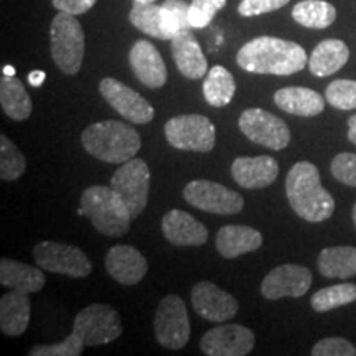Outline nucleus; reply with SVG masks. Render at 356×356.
Listing matches in <instances>:
<instances>
[{"label":"nucleus","mask_w":356,"mask_h":356,"mask_svg":"<svg viewBox=\"0 0 356 356\" xmlns=\"http://www.w3.org/2000/svg\"><path fill=\"white\" fill-rule=\"evenodd\" d=\"M236 61L248 73L289 76L304 70L309 65V56L299 43L266 35L244 43Z\"/></svg>","instance_id":"nucleus-1"},{"label":"nucleus","mask_w":356,"mask_h":356,"mask_svg":"<svg viewBox=\"0 0 356 356\" xmlns=\"http://www.w3.org/2000/svg\"><path fill=\"white\" fill-rule=\"evenodd\" d=\"M286 193L292 210L305 221L322 222L335 211V200L320 184L318 168L310 162H297L289 170Z\"/></svg>","instance_id":"nucleus-2"},{"label":"nucleus","mask_w":356,"mask_h":356,"mask_svg":"<svg viewBox=\"0 0 356 356\" xmlns=\"http://www.w3.org/2000/svg\"><path fill=\"white\" fill-rule=\"evenodd\" d=\"M84 150L108 163H124L140 150V136L132 126L121 121L91 124L81 134Z\"/></svg>","instance_id":"nucleus-3"},{"label":"nucleus","mask_w":356,"mask_h":356,"mask_svg":"<svg viewBox=\"0 0 356 356\" xmlns=\"http://www.w3.org/2000/svg\"><path fill=\"white\" fill-rule=\"evenodd\" d=\"M81 208L84 216L91 220L92 226L101 234L119 238L129 231L131 213L111 186H89L81 195Z\"/></svg>","instance_id":"nucleus-4"},{"label":"nucleus","mask_w":356,"mask_h":356,"mask_svg":"<svg viewBox=\"0 0 356 356\" xmlns=\"http://www.w3.org/2000/svg\"><path fill=\"white\" fill-rule=\"evenodd\" d=\"M50 48L55 65L66 74H76L84 58V32L76 15L58 12L50 26Z\"/></svg>","instance_id":"nucleus-5"},{"label":"nucleus","mask_w":356,"mask_h":356,"mask_svg":"<svg viewBox=\"0 0 356 356\" xmlns=\"http://www.w3.org/2000/svg\"><path fill=\"white\" fill-rule=\"evenodd\" d=\"M73 332L86 346H102L122 335V320L114 307L92 304L76 315Z\"/></svg>","instance_id":"nucleus-6"},{"label":"nucleus","mask_w":356,"mask_h":356,"mask_svg":"<svg viewBox=\"0 0 356 356\" xmlns=\"http://www.w3.org/2000/svg\"><path fill=\"white\" fill-rule=\"evenodd\" d=\"M163 131L168 144L186 152H211L216 142L215 126L202 114L175 115Z\"/></svg>","instance_id":"nucleus-7"},{"label":"nucleus","mask_w":356,"mask_h":356,"mask_svg":"<svg viewBox=\"0 0 356 356\" xmlns=\"http://www.w3.org/2000/svg\"><path fill=\"white\" fill-rule=\"evenodd\" d=\"M111 188L119 195L132 218L139 216L145 210L150 191V170L145 160L124 162L111 178Z\"/></svg>","instance_id":"nucleus-8"},{"label":"nucleus","mask_w":356,"mask_h":356,"mask_svg":"<svg viewBox=\"0 0 356 356\" xmlns=\"http://www.w3.org/2000/svg\"><path fill=\"white\" fill-rule=\"evenodd\" d=\"M157 341L167 350H181L190 340V318L185 302L178 296L160 300L154 320Z\"/></svg>","instance_id":"nucleus-9"},{"label":"nucleus","mask_w":356,"mask_h":356,"mask_svg":"<svg viewBox=\"0 0 356 356\" xmlns=\"http://www.w3.org/2000/svg\"><path fill=\"white\" fill-rule=\"evenodd\" d=\"M33 257L38 267L53 274L70 275V277H88L92 264L84 251L63 243L43 241L33 248Z\"/></svg>","instance_id":"nucleus-10"},{"label":"nucleus","mask_w":356,"mask_h":356,"mask_svg":"<svg viewBox=\"0 0 356 356\" xmlns=\"http://www.w3.org/2000/svg\"><path fill=\"white\" fill-rule=\"evenodd\" d=\"M239 131L249 140L270 150H284L291 142L287 124L264 109L252 108L239 115Z\"/></svg>","instance_id":"nucleus-11"},{"label":"nucleus","mask_w":356,"mask_h":356,"mask_svg":"<svg viewBox=\"0 0 356 356\" xmlns=\"http://www.w3.org/2000/svg\"><path fill=\"white\" fill-rule=\"evenodd\" d=\"M184 198L191 207L215 215H236L244 207V200L238 191L204 178L190 181L184 188Z\"/></svg>","instance_id":"nucleus-12"},{"label":"nucleus","mask_w":356,"mask_h":356,"mask_svg":"<svg viewBox=\"0 0 356 356\" xmlns=\"http://www.w3.org/2000/svg\"><path fill=\"white\" fill-rule=\"evenodd\" d=\"M101 96L108 101V104L115 113L132 124H147L154 119L155 111L152 104L132 88L119 81L115 78H104L99 83Z\"/></svg>","instance_id":"nucleus-13"},{"label":"nucleus","mask_w":356,"mask_h":356,"mask_svg":"<svg viewBox=\"0 0 356 356\" xmlns=\"http://www.w3.org/2000/svg\"><path fill=\"white\" fill-rule=\"evenodd\" d=\"M254 345V333L236 323L211 328L200 340V348L208 356H244L251 353Z\"/></svg>","instance_id":"nucleus-14"},{"label":"nucleus","mask_w":356,"mask_h":356,"mask_svg":"<svg viewBox=\"0 0 356 356\" xmlns=\"http://www.w3.org/2000/svg\"><path fill=\"white\" fill-rule=\"evenodd\" d=\"M312 273L299 264H282L270 270L261 284V293L267 300L282 297H302L312 286Z\"/></svg>","instance_id":"nucleus-15"},{"label":"nucleus","mask_w":356,"mask_h":356,"mask_svg":"<svg viewBox=\"0 0 356 356\" xmlns=\"http://www.w3.org/2000/svg\"><path fill=\"white\" fill-rule=\"evenodd\" d=\"M191 304L200 317L208 322H228L238 314V300L210 280H203L191 289Z\"/></svg>","instance_id":"nucleus-16"},{"label":"nucleus","mask_w":356,"mask_h":356,"mask_svg":"<svg viewBox=\"0 0 356 356\" xmlns=\"http://www.w3.org/2000/svg\"><path fill=\"white\" fill-rule=\"evenodd\" d=\"M129 20L142 33L159 40H172L175 35L184 32L180 22L163 3L155 6L154 2H136L129 13Z\"/></svg>","instance_id":"nucleus-17"},{"label":"nucleus","mask_w":356,"mask_h":356,"mask_svg":"<svg viewBox=\"0 0 356 356\" xmlns=\"http://www.w3.org/2000/svg\"><path fill=\"white\" fill-rule=\"evenodd\" d=\"M129 65L136 78L147 88H162L167 83V66L157 48L147 40L134 43L129 53Z\"/></svg>","instance_id":"nucleus-18"},{"label":"nucleus","mask_w":356,"mask_h":356,"mask_svg":"<svg viewBox=\"0 0 356 356\" xmlns=\"http://www.w3.org/2000/svg\"><path fill=\"white\" fill-rule=\"evenodd\" d=\"M231 175L244 190H261L274 184L279 175V163L269 155L238 157L231 165Z\"/></svg>","instance_id":"nucleus-19"},{"label":"nucleus","mask_w":356,"mask_h":356,"mask_svg":"<svg viewBox=\"0 0 356 356\" xmlns=\"http://www.w3.org/2000/svg\"><path fill=\"white\" fill-rule=\"evenodd\" d=\"M147 259L139 249L121 244V246L111 248L106 254V270L114 280L124 286L139 284L145 277Z\"/></svg>","instance_id":"nucleus-20"},{"label":"nucleus","mask_w":356,"mask_h":356,"mask_svg":"<svg viewBox=\"0 0 356 356\" xmlns=\"http://www.w3.org/2000/svg\"><path fill=\"white\" fill-rule=\"evenodd\" d=\"M162 233L175 246H202L208 239L207 226L178 208L162 218Z\"/></svg>","instance_id":"nucleus-21"},{"label":"nucleus","mask_w":356,"mask_h":356,"mask_svg":"<svg viewBox=\"0 0 356 356\" xmlns=\"http://www.w3.org/2000/svg\"><path fill=\"white\" fill-rule=\"evenodd\" d=\"M172 56L178 71L188 79H202L208 73V61L191 30H184L170 40Z\"/></svg>","instance_id":"nucleus-22"},{"label":"nucleus","mask_w":356,"mask_h":356,"mask_svg":"<svg viewBox=\"0 0 356 356\" xmlns=\"http://www.w3.org/2000/svg\"><path fill=\"white\" fill-rule=\"evenodd\" d=\"M30 293L10 291L0 299V330L7 337L24 335L32 315Z\"/></svg>","instance_id":"nucleus-23"},{"label":"nucleus","mask_w":356,"mask_h":356,"mask_svg":"<svg viewBox=\"0 0 356 356\" xmlns=\"http://www.w3.org/2000/svg\"><path fill=\"white\" fill-rule=\"evenodd\" d=\"M262 244V234L254 228L241 225H226L216 234V249L226 259H234L256 251Z\"/></svg>","instance_id":"nucleus-24"},{"label":"nucleus","mask_w":356,"mask_h":356,"mask_svg":"<svg viewBox=\"0 0 356 356\" xmlns=\"http://www.w3.org/2000/svg\"><path fill=\"white\" fill-rule=\"evenodd\" d=\"M0 284L10 291L25 293L40 292L47 284L42 267H33L24 262L2 257L0 261Z\"/></svg>","instance_id":"nucleus-25"},{"label":"nucleus","mask_w":356,"mask_h":356,"mask_svg":"<svg viewBox=\"0 0 356 356\" xmlns=\"http://www.w3.org/2000/svg\"><path fill=\"white\" fill-rule=\"evenodd\" d=\"M274 102L284 113L302 115V118H314L325 109L323 96H320L314 89L302 86L279 89L274 95Z\"/></svg>","instance_id":"nucleus-26"},{"label":"nucleus","mask_w":356,"mask_h":356,"mask_svg":"<svg viewBox=\"0 0 356 356\" xmlns=\"http://www.w3.org/2000/svg\"><path fill=\"white\" fill-rule=\"evenodd\" d=\"M350 58V50L345 42L337 38H328L320 42L309 58V70L318 78L330 76L340 71Z\"/></svg>","instance_id":"nucleus-27"},{"label":"nucleus","mask_w":356,"mask_h":356,"mask_svg":"<svg viewBox=\"0 0 356 356\" xmlns=\"http://www.w3.org/2000/svg\"><path fill=\"white\" fill-rule=\"evenodd\" d=\"M0 104L3 113L13 121H25L32 114V99L20 79L2 74L0 78Z\"/></svg>","instance_id":"nucleus-28"},{"label":"nucleus","mask_w":356,"mask_h":356,"mask_svg":"<svg viewBox=\"0 0 356 356\" xmlns=\"http://www.w3.org/2000/svg\"><path fill=\"white\" fill-rule=\"evenodd\" d=\"M318 270L325 277L350 279L356 275V248H327L318 256Z\"/></svg>","instance_id":"nucleus-29"},{"label":"nucleus","mask_w":356,"mask_h":356,"mask_svg":"<svg viewBox=\"0 0 356 356\" xmlns=\"http://www.w3.org/2000/svg\"><path fill=\"white\" fill-rule=\"evenodd\" d=\"M236 92V81L233 74L225 66H213L203 81V96L213 108L228 106Z\"/></svg>","instance_id":"nucleus-30"},{"label":"nucleus","mask_w":356,"mask_h":356,"mask_svg":"<svg viewBox=\"0 0 356 356\" xmlns=\"http://www.w3.org/2000/svg\"><path fill=\"white\" fill-rule=\"evenodd\" d=\"M292 19L305 29L323 30L337 19V8L325 0H302L292 8Z\"/></svg>","instance_id":"nucleus-31"},{"label":"nucleus","mask_w":356,"mask_h":356,"mask_svg":"<svg viewBox=\"0 0 356 356\" xmlns=\"http://www.w3.org/2000/svg\"><path fill=\"white\" fill-rule=\"evenodd\" d=\"M356 300L355 284H337V286L320 289L312 296V309L317 312H330L338 307L348 305Z\"/></svg>","instance_id":"nucleus-32"},{"label":"nucleus","mask_w":356,"mask_h":356,"mask_svg":"<svg viewBox=\"0 0 356 356\" xmlns=\"http://www.w3.org/2000/svg\"><path fill=\"white\" fill-rule=\"evenodd\" d=\"M26 162L24 154L6 134L0 136V178L6 181L17 180L24 175Z\"/></svg>","instance_id":"nucleus-33"},{"label":"nucleus","mask_w":356,"mask_h":356,"mask_svg":"<svg viewBox=\"0 0 356 356\" xmlns=\"http://www.w3.org/2000/svg\"><path fill=\"white\" fill-rule=\"evenodd\" d=\"M325 99L335 109H356V81L355 79H335L327 86Z\"/></svg>","instance_id":"nucleus-34"},{"label":"nucleus","mask_w":356,"mask_h":356,"mask_svg":"<svg viewBox=\"0 0 356 356\" xmlns=\"http://www.w3.org/2000/svg\"><path fill=\"white\" fill-rule=\"evenodd\" d=\"M84 341L71 332L65 340L53 345H37L29 351L30 356H79L84 351Z\"/></svg>","instance_id":"nucleus-35"},{"label":"nucleus","mask_w":356,"mask_h":356,"mask_svg":"<svg viewBox=\"0 0 356 356\" xmlns=\"http://www.w3.org/2000/svg\"><path fill=\"white\" fill-rule=\"evenodd\" d=\"M225 6L226 0H193L188 12L191 29H204L210 25L213 17Z\"/></svg>","instance_id":"nucleus-36"},{"label":"nucleus","mask_w":356,"mask_h":356,"mask_svg":"<svg viewBox=\"0 0 356 356\" xmlns=\"http://www.w3.org/2000/svg\"><path fill=\"white\" fill-rule=\"evenodd\" d=\"M332 175L343 185L356 188V154L341 152L332 160Z\"/></svg>","instance_id":"nucleus-37"},{"label":"nucleus","mask_w":356,"mask_h":356,"mask_svg":"<svg viewBox=\"0 0 356 356\" xmlns=\"http://www.w3.org/2000/svg\"><path fill=\"white\" fill-rule=\"evenodd\" d=\"M314 356H356V346L341 337L323 338L312 348Z\"/></svg>","instance_id":"nucleus-38"},{"label":"nucleus","mask_w":356,"mask_h":356,"mask_svg":"<svg viewBox=\"0 0 356 356\" xmlns=\"http://www.w3.org/2000/svg\"><path fill=\"white\" fill-rule=\"evenodd\" d=\"M291 0H241L238 12L243 17H257L286 7Z\"/></svg>","instance_id":"nucleus-39"},{"label":"nucleus","mask_w":356,"mask_h":356,"mask_svg":"<svg viewBox=\"0 0 356 356\" xmlns=\"http://www.w3.org/2000/svg\"><path fill=\"white\" fill-rule=\"evenodd\" d=\"M53 7L58 12L73 13V15H81L95 7L96 0H51Z\"/></svg>","instance_id":"nucleus-40"},{"label":"nucleus","mask_w":356,"mask_h":356,"mask_svg":"<svg viewBox=\"0 0 356 356\" xmlns=\"http://www.w3.org/2000/svg\"><path fill=\"white\" fill-rule=\"evenodd\" d=\"M44 79H47V74H44L43 71H32V73L29 74V83L35 88L42 86V84L44 83Z\"/></svg>","instance_id":"nucleus-41"},{"label":"nucleus","mask_w":356,"mask_h":356,"mask_svg":"<svg viewBox=\"0 0 356 356\" xmlns=\"http://www.w3.org/2000/svg\"><path fill=\"white\" fill-rule=\"evenodd\" d=\"M348 139L356 145V114L348 119Z\"/></svg>","instance_id":"nucleus-42"},{"label":"nucleus","mask_w":356,"mask_h":356,"mask_svg":"<svg viewBox=\"0 0 356 356\" xmlns=\"http://www.w3.org/2000/svg\"><path fill=\"white\" fill-rule=\"evenodd\" d=\"M13 73H15V70H13L12 66H6V68H3V74H7V76H13Z\"/></svg>","instance_id":"nucleus-43"},{"label":"nucleus","mask_w":356,"mask_h":356,"mask_svg":"<svg viewBox=\"0 0 356 356\" xmlns=\"http://www.w3.org/2000/svg\"><path fill=\"white\" fill-rule=\"evenodd\" d=\"M134 2H139V3H150V2H155V0H134Z\"/></svg>","instance_id":"nucleus-44"},{"label":"nucleus","mask_w":356,"mask_h":356,"mask_svg":"<svg viewBox=\"0 0 356 356\" xmlns=\"http://www.w3.org/2000/svg\"><path fill=\"white\" fill-rule=\"evenodd\" d=\"M353 222H355V226H356V203H355V207H353Z\"/></svg>","instance_id":"nucleus-45"}]
</instances>
